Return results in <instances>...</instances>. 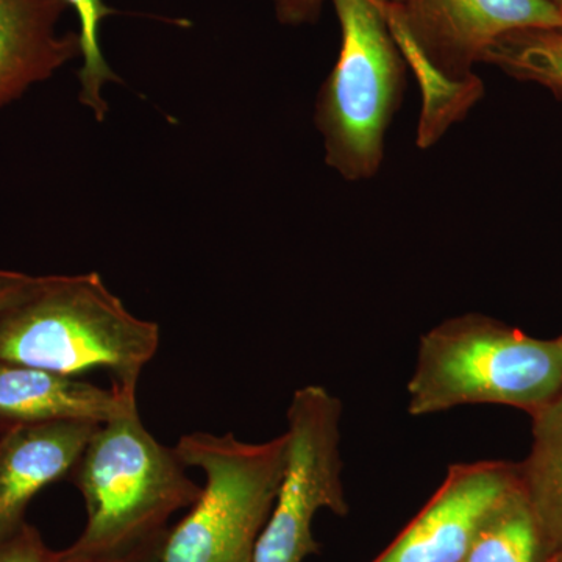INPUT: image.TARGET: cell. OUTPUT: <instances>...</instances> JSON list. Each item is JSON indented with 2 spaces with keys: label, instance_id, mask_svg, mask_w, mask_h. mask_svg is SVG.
<instances>
[{
  "label": "cell",
  "instance_id": "cell-1",
  "mask_svg": "<svg viewBox=\"0 0 562 562\" xmlns=\"http://www.w3.org/2000/svg\"><path fill=\"white\" fill-rule=\"evenodd\" d=\"M160 327L128 312L99 273L43 276L0 310V361L77 376L102 369L111 387L136 398Z\"/></svg>",
  "mask_w": 562,
  "mask_h": 562
},
{
  "label": "cell",
  "instance_id": "cell-2",
  "mask_svg": "<svg viewBox=\"0 0 562 562\" xmlns=\"http://www.w3.org/2000/svg\"><path fill=\"white\" fill-rule=\"evenodd\" d=\"M87 508L83 532L65 553L117 557L169 530V519L201 495L176 450L144 427L139 412L103 422L70 472Z\"/></svg>",
  "mask_w": 562,
  "mask_h": 562
},
{
  "label": "cell",
  "instance_id": "cell-3",
  "mask_svg": "<svg viewBox=\"0 0 562 562\" xmlns=\"http://www.w3.org/2000/svg\"><path fill=\"white\" fill-rule=\"evenodd\" d=\"M562 392V344L479 313L436 325L420 338L408 383L413 416L465 405H503L535 416Z\"/></svg>",
  "mask_w": 562,
  "mask_h": 562
},
{
  "label": "cell",
  "instance_id": "cell-4",
  "mask_svg": "<svg viewBox=\"0 0 562 562\" xmlns=\"http://www.w3.org/2000/svg\"><path fill=\"white\" fill-rule=\"evenodd\" d=\"M392 35L420 83L419 146L436 143L479 101L473 66L509 33L562 31V11L549 0H394Z\"/></svg>",
  "mask_w": 562,
  "mask_h": 562
},
{
  "label": "cell",
  "instance_id": "cell-5",
  "mask_svg": "<svg viewBox=\"0 0 562 562\" xmlns=\"http://www.w3.org/2000/svg\"><path fill=\"white\" fill-rule=\"evenodd\" d=\"M394 0H331L341 52L322 87L316 125L325 162L350 181L376 176L384 139L406 85V63L392 35Z\"/></svg>",
  "mask_w": 562,
  "mask_h": 562
},
{
  "label": "cell",
  "instance_id": "cell-6",
  "mask_svg": "<svg viewBox=\"0 0 562 562\" xmlns=\"http://www.w3.org/2000/svg\"><path fill=\"white\" fill-rule=\"evenodd\" d=\"M173 450L184 468L205 473V486L166 532L161 562H254L286 468V432L251 443L198 431L181 436Z\"/></svg>",
  "mask_w": 562,
  "mask_h": 562
},
{
  "label": "cell",
  "instance_id": "cell-7",
  "mask_svg": "<svg viewBox=\"0 0 562 562\" xmlns=\"http://www.w3.org/2000/svg\"><path fill=\"white\" fill-rule=\"evenodd\" d=\"M286 419V468L254 562H305L319 552L313 535L316 514L349 513L342 484L341 401L322 386L301 387L292 395Z\"/></svg>",
  "mask_w": 562,
  "mask_h": 562
},
{
  "label": "cell",
  "instance_id": "cell-8",
  "mask_svg": "<svg viewBox=\"0 0 562 562\" xmlns=\"http://www.w3.org/2000/svg\"><path fill=\"white\" fill-rule=\"evenodd\" d=\"M520 484L519 464L458 462L439 490L372 562H462L491 513Z\"/></svg>",
  "mask_w": 562,
  "mask_h": 562
},
{
  "label": "cell",
  "instance_id": "cell-9",
  "mask_svg": "<svg viewBox=\"0 0 562 562\" xmlns=\"http://www.w3.org/2000/svg\"><path fill=\"white\" fill-rule=\"evenodd\" d=\"M99 427L98 422L60 420L0 430V543L21 530L41 491L69 479Z\"/></svg>",
  "mask_w": 562,
  "mask_h": 562
},
{
  "label": "cell",
  "instance_id": "cell-10",
  "mask_svg": "<svg viewBox=\"0 0 562 562\" xmlns=\"http://www.w3.org/2000/svg\"><path fill=\"white\" fill-rule=\"evenodd\" d=\"M66 0H0V110L81 57L79 31L61 33Z\"/></svg>",
  "mask_w": 562,
  "mask_h": 562
},
{
  "label": "cell",
  "instance_id": "cell-11",
  "mask_svg": "<svg viewBox=\"0 0 562 562\" xmlns=\"http://www.w3.org/2000/svg\"><path fill=\"white\" fill-rule=\"evenodd\" d=\"M136 398L31 366L0 361V430L46 422H109L136 412Z\"/></svg>",
  "mask_w": 562,
  "mask_h": 562
},
{
  "label": "cell",
  "instance_id": "cell-12",
  "mask_svg": "<svg viewBox=\"0 0 562 562\" xmlns=\"http://www.w3.org/2000/svg\"><path fill=\"white\" fill-rule=\"evenodd\" d=\"M532 417V446L519 464L520 486L550 557L562 552V392Z\"/></svg>",
  "mask_w": 562,
  "mask_h": 562
},
{
  "label": "cell",
  "instance_id": "cell-13",
  "mask_svg": "<svg viewBox=\"0 0 562 562\" xmlns=\"http://www.w3.org/2000/svg\"><path fill=\"white\" fill-rule=\"evenodd\" d=\"M550 558L541 525L519 484L487 517L462 562H549Z\"/></svg>",
  "mask_w": 562,
  "mask_h": 562
},
{
  "label": "cell",
  "instance_id": "cell-14",
  "mask_svg": "<svg viewBox=\"0 0 562 562\" xmlns=\"http://www.w3.org/2000/svg\"><path fill=\"white\" fill-rule=\"evenodd\" d=\"M483 61L562 95V31L509 33L492 44Z\"/></svg>",
  "mask_w": 562,
  "mask_h": 562
},
{
  "label": "cell",
  "instance_id": "cell-15",
  "mask_svg": "<svg viewBox=\"0 0 562 562\" xmlns=\"http://www.w3.org/2000/svg\"><path fill=\"white\" fill-rule=\"evenodd\" d=\"M77 13L81 41L80 102L103 121L109 106L103 99V87L117 81L116 74L105 60L101 44L102 22L114 13L103 0H66Z\"/></svg>",
  "mask_w": 562,
  "mask_h": 562
},
{
  "label": "cell",
  "instance_id": "cell-16",
  "mask_svg": "<svg viewBox=\"0 0 562 562\" xmlns=\"http://www.w3.org/2000/svg\"><path fill=\"white\" fill-rule=\"evenodd\" d=\"M0 562H61L60 552L49 549L33 525L25 522L20 531L0 543Z\"/></svg>",
  "mask_w": 562,
  "mask_h": 562
},
{
  "label": "cell",
  "instance_id": "cell-17",
  "mask_svg": "<svg viewBox=\"0 0 562 562\" xmlns=\"http://www.w3.org/2000/svg\"><path fill=\"white\" fill-rule=\"evenodd\" d=\"M166 532H162L161 536L151 539L149 542L143 543V546L136 547V549L131 550V552L117 554V557L103 558V560H76V558L68 557V554L65 553V550H61V562H161V546Z\"/></svg>",
  "mask_w": 562,
  "mask_h": 562
},
{
  "label": "cell",
  "instance_id": "cell-18",
  "mask_svg": "<svg viewBox=\"0 0 562 562\" xmlns=\"http://www.w3.org/2000/svg\"><path fill=\"white\" fill-rule=\"evenodd\" d=\"M280 16L286 22L310 20L319 10L322 0H276Z\"/></svg>",
  "mask_w": 562,
  "mask_h": 562
},
{
  "label": "cell",
  "instance_id": "cell-19",
  "mask_svg": "<svg viewBox=\"0 0 562 562\" xmlns=\"http://www.w3.org/2000/svg\"><path fill=\"white\" fill-rule=\"evenodd\" d=\"M31 276L14 271H0V310L16 297L18 292L25 286Z\"/></svg>",
  "mask_w": 562,
  "mask_h": 562
},
{
  "label": "cell",
  "instance_id": "cell-20",
  "mask_svg": "<svg viewBox=\"0 0 562 562\" xmlns=\"http://www.w3.org/2000/svg\"><path fill=\"white\" fill-rule=\"evenodd\" d=\"M549 562H562V552L553 554V557L550 558Z\"/></svg>",
  "mask_w": 562,
  "mask_h": 562
},
{
  "label": "cell",
  "instance_id": "cell-21",
  "mask_svg": "<svg viewBox=\"0 0 562 562\" xmlns=\"http://www.w3.org/2000/svg\"><path fill=\"white\" fill-rule=\"evenodd\" d=\"M549 2H552L554 7L562 11V0H549Z\"/></svg>",
  "mask_w": 562,
  "mask_h": 562
},
{
  "label": "cell",
  "instance_id": "cell-22",
  "mask_svg": "<svg viewBox=\"0 0 562 562\" xmlns=\"http://www.w3.org/2000/svg\"><path fill=\"white\" fill-rule=\"evenodd\" d=\"M560 341H561V344H562V336H560Z\"/></svg>",
  "mask_w": 562,
  "mask_h": 562
}]
</instances>
